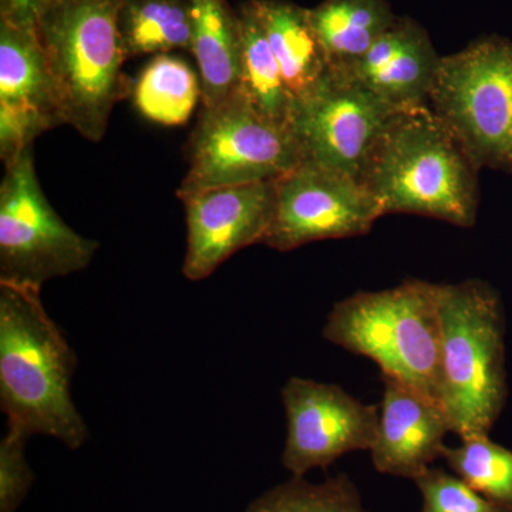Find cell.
<instances>
[{"mask_svg": "<svg viewBox=\"0 0 512 512\" xmlns=\"http://www.w3.org/2000/svg\"><path fill=\"white\" fill-rule=\"evenodd\" d=\"M480 168L429 104L394 114L360 181L384 215L414 214L460 228L477 221Z\"/></svg>", "mask_w": 512, "mask_h": 512, "instance_id": "obj_2", "label": "cell"}, {"mask_svg": "<svg viewBox=\"0 0 512 512\" xmlns=\"http://www.w3.org/2000/svg\"><path fill=\"white\" fill-rule=\"evenodd\" d=\"M379 430L370 448L376 471L416 480L441 458L450 423L440 403L382 375Z\"/></svg>", "mask_w": 512, "mask_h": 512, "instance_id": "obj_14", "label": "cell"}, {"mask_svg": "<svg viewBox=\"0 0 512 512\" xmlns=\"http://www.w3.org/2000/svg\"><path fill=\"white\" fill-rule=\"evenodd\" d=\"M245 512H367L356 484L346 474L313 484L293 477L255 498Z\"/></svg>", "mask_w": 512, "mask_h": 512, "instance_id": "obj_23", "label": "cell"}, {"mask_svg": "<svg viewBox=\"0 0 512 512\" xmlns=\"http://www.w3.org/2000/svg\"><path fill=\"white\" fill-rule=\"evenodd\" d=\"M288 436L282 464L293 477L328 468L352 451H370L380 410L359 402L338 384L291 377L281 390Z\"/></svg>", "mask_w": 512, "mask_h": 512, "instance_id": "obj_10", "label": "cell"}, {"mask_svg": "<svg viewBox=\"0 0 512 512\" xmlns=\"http://www.w3.org/2000/svg\"><path fill=\"white\" fill-rule=\"evenodd\" d=\"M323 338L440 403L439 284L409 279L384 291L357 292L333 306Z\"/></svg>", "mask_w": 512, "mask_h": 512, "instance_id": "obj_5", "label": "cell"}, {"mask_svg": "<svg viewBox=\"0 0 512 512\" xmlns=\"http://www.w3.org/2000/svg\"><path fill=\"white\" fill-rule=\"evenodd\" d=\"M119 28L128 57L191 50V0H123Z\"/></svg>", "mask_w": 512, "mask_h": 512, "instance_id": "obj_20", "label": "cell"}, {"mask_svg": "<svg viewBox=\"0 0 512 512\" xmlns=\"http://www.w3.org/2000/svg\"><path fill=\"white\" fill-rule=\"evenodd\" d=\"M123 0H59L35 29L55 84L63 126L87 140L106 134L111 111L131 92L119 28Z\"/></svg>", "mask_w": 512, "mask_h": 512, "instance_id": "obj_3", "label": "cell"}, {"mask_svg": "<svg viewBox=\"0 0 512 512\" xmlns=\"http://www.w3.org/2000/svg\"><path fill=\"white\" fill-rule=\"evenodd\" d=\"M141 116L163 126H183L201 100V83L183 59L154 56L133 86Z\"/></svg>", "mask_w": 512, "mask_h": 512, "instance_id": "obj_21", "label": "cell"}, {"mask_svg": "<svg viewBox=\"0 0 512 512\" xmlns=\"http://www.w3.org/2000/svg\"><path fill=\"white\" fill-rule=\"evenodd\" d=\"M99 242L73 231L43 194L33 147L5 165L0 184V282L39 289L82 271Z\"/></svg>", "mask_w": 512, "mask_h": 512, "instance_id": "obj_8", "label": "cell"}, {"mask_svg": "<svg viewBox=\"0 0 512 512\" xmlns=\"http://www.w3.org/2000/svg\"><path fill=\"white\" fill-rule=\"evenodd\" d=\"M76 367L39 289L0 282V406L8 426L82 447L89 430L70 394Z\"/></svg>", "mask_w": 512, "mask_h": 512, "instance_id": "obj_1", "label": "cell"}, {"mask_svg": "<svg viewBox=\"0 0 512 512\" xmlns=\"http://www.w3.org/2000/svg\"><path fill=\"white\" fill-rule=\"evenodd\" d=\"M28 439L25 431L8 426L0 441V512H16L35 481L25 457Z\"/></svg>", "mask_w": 512, "mask_h": 512, "instance_id": "obj_25", "label": "cell"}, {"mask_svg": "<svg viewBox=\"0 0 512 512\" xmlns=\"http://www.w3.org/2000/svg\"><path fill=\"white\" fill-rule=\"evenodd\" d=\"M55 84L35 25L0 18V157L9 164L62 126Z\"/></svg>", "mask_w": 512, "mask_h": 512, "instance_id": "obj_13", "label": "cell"}, {"mask_svg": "<svg viewBox=\"0 0 512 512\" xmlns=\"http://www.w3.org/2000/svg\"><path fill=\"white\" fill-rule=\"evenodd\" d=\"M429 106L480 170L512 174V40L487 36L441 56Z\"/></svg>", "mask_w": 512, "mask_h": 512, "instance_id": "obj_6", "label": "cell"}, {"mask_svg": "<svg viewBox=\"0 0 512 512\" xmlns=\"http://www.w3.org/2000/svg\"><path fill=\"white\" fill-rule=\"evenodd\" d=\"M414 483L423 497L421 512H507L444 468L431 466Z\"/></svg>", "mask_w": 512, "mask_h": 512, "instance_id": "obj_24", "label": "cell"}, {"mask_svg": "<svg viewBox=\"0 0 512 512\" xmlns=\"http://www.w3.org/2000/svg\"><path fill=\"white\" fill-rule=\"evenodd\" d=\"M396 113L345 74L330 72L311 96L296 104L292 130L303 160L360 180Z\"/></svg>", "mask_w": 512, "mask_h": 512, "instance_id": "obj_11", "label": "cell"}, {"mask_svg": "<svg viewBox=\"0 0 512 512\" xmlns=\"http://www.w3.org/2000/svg\"><path fill=\"white\" fill-rule=\"evenodd\" d=\"M274 220L264 244L288 252L311 244L362 237L383 217L359 178L303 160L275 181Z\"/></svg>", "mask_w": 512, "mask_h": 512, "instance_id": "obj_9", "label": "cell"}, {"mask_svg": "<svg viewBox=\"0 0 512 512\" xmlns=\"http://www.w3.org/2000/svg\"><path fill=\"white\" fill-rule=\"evenodd\" d=\"M251 3L296 107L330 73L328 59L309 18V8L286 0H251Z\"/></svg>", "mask_w": 512, "mask_h": 512, "instance_id": "obj_16", "label": "cell"}, {"mask_svg": "<svg viewBox=\"0 0 512 512\" xmlns=\"http://www.w3.org/2000/svg\"><path fill=\"white\" fill-rule=\"evenodd\" d=\"M180 200L187 218L183 272L202 281L242 248L264 244L274 220L275 181L210 188Z\"/></svg>", "mask_w": 512, "mask_h": 512, "instance_id": "obj_12", "label": "cell"}, {"mask_svg": "<svg viewBox=\"0 0 512 512\" xmlns=\"http://www.w3.org/2000/svg\"><path fill=\"white\" fill-rule=\"evenodd\" d=\"M441 458L488 501L512 512V450L491 440L490 434L460 439L456 447L444 446Z\"/></svg>", "mask_w": 512, "mask_h": 512, "instance_id": "obj_22", "label": "cell"}, {"mask_svg": "<svg viewBox=\"0 0 512 512\" xmlns=\"http://www.w3.org/2000/svg\"><path fill=\"white\" fill-rule=\"evenodd\" d=\"M309 18L330 72H343L362 59L399 16L387 0H323L309 8Z\"/></svg>", "mask_w": 512, "mask_h": 512, "instance_id": "obj_18", "label": "cell"}, {"mask_svg": "<svg viewBox=\"0 0 512 512\" xmlns=\"http://www.w3.org/2000/svg\"><path fill=\"white\" fill-rule=\"evenodd\" d=\"M187 147L188 171L178 198L276 181L303 160L293 130L266 120L239 89L214 106H202Z\"/></svg>", "mask_w": 512, "mask_h": 512, "instance_id": "obj_7", "label": "cell"}, {"mask_svg": "<svg viewBox=\"0 0 512 512\" xmlns=\"http://www.w3.org/2000/svg\"><path fill=\"white\" fill-rule=\"evenodd\" d=\"M440 404L460 439L490 434L508 397L505 312L481 279L439 284Z\"/></svg>", "mask_w": 512, "mask_h": 512, "instance_id": "obj_4", "label": "cell"}, {"mask_svg": "<svg viewBox=\"0 0 512 512\" xmlns=\"http://www.w3.org/2000/svg\"><path fill=\"white\" fill-rule=\"evenodd\" d=\"M238 15L242 43L239 90L266 120L292 130L295 100L251 0L242 3Z\"/></svg>", "mask_w": 512, "mask_h": 512, "instance_id": "obj_19", "label": "cell"}, {"mask_svg": "<svg viewBox=\"0 0 512 512\" xmlns=\"http://www.w3.org/2000/svg\"><path fill=\"white\" fill-rule=\"evenodd\" d=\"M59 0H0V18L19 25H35L37 16Z\"/></svg>", "mask_w": 512, "mask_h": 512, "instance_id": "obj_26", "label": "cell"}, {"mask_svg": "<svg viewBox=\"0 0 512 512\" xmlns=\"http://www.w3.org/2000/svg\"><path fill=\"white\" fill-rule=\"evenodd\" d=\"M190 52L200 70L202 106L234 94L241 80V25L227 0H191Z\"/></svg>", "mask_w": 512, "mask_h": 512, "instance_id": "obj_17", "label": "cell"}, {"mask_svg": "<svg viewBox=\"0 0 512 512\" xmlns=\"http://www.w3.org/2000/svg\"><path fill=\"white\" fill-rule=\"evenodd\" d=\"M441 56L429 32L409 16H399L362 59L343 72L394 111L429 104Z\"/></svg>", "mask_w": 512, "mask_h": 512, "instance_id": "obj_15", "label": "cell"}]
</instances>
